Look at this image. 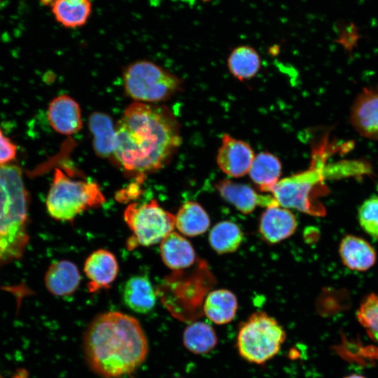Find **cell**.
Listing matches in <instances>:
<instances>
[{
    "label": "cell",
    "instance_id": "cell-29",
    "mask_svg": "<svg viewBox=\"0 0 378 378\" xmlns=\"http://www.w3.org/2000/svg\"><path fill=\"white\" fill-rule=\"evenodd\" d=\"M17 155V146L0 130V166L8 164Z\"/></svg>",
    "mask_w": 378,
    "mask_h": 378
},
{
    "label": "cell",
    "instance_id": "cell-24",
    "mask_svg": "<svg viewBox=\"0 0 378 378\" xmlns=\"http://www.w3.org/2000/svg\"><path fill=\"white\" fill-rule=\"evenodd\" d=\"M227 66L233 77L244 81L257 75L261 66V59L253 47L242 45L232 50L227 57Z\"/></svg>",
    "mask_w": 378,
    "mask_h": 378
},
{
    "label": "cell",
    "instance_id": "cell-12",
    "mask_svg": "<svg viewBox=\"0 0 378 378\" xmlns=\"http://www.w3.org/2000/svg\"><path fill=\"white\" fill-rule=\"evenodd\" d=\"M84 272L89 280L90 293L108 288L118 273V264L115 256L106 249L92 252L84 264Z\"/></svg>",
    "mask_w": 378,
    "mask_h": 378
},
{
    "label": "cell",
    "instance_id": "cell-30",
    "mask_svg": "<svg viewBox=\"0 0 378 378\" xmlns=\"http://www.w3.org/2000/svg\"><path fill=\"white\" fill-rule=\"evenodd\" d=\"M344 378H366L365 377L360 375V374H351L347 377H345Z\"/></svg>",
    "mask_w": 378,
    "mask_h": 378
},
{
    "label": "cell",
    "instance_id": "cell-15",
    "mask_svg": "<svg viewBox=\"0 0 378 378\" xmlns=\"http://www.w3.org/2000/svg\"><path fill=\"white\" fill-rule=\"evenodd\" d=\"M88 127L94 153L102 158H113L118 146V136L111 116L102 112H94L89 117Z\"/></svg>",
    "mask_w": 378,
    "mask_h": 378
},
{
    "label": "cell",
    "instance_id": "cell-20",
    "mask_svg": "<svg viewBox=\"0 0 378 378\" xmlns=\"http://www.w3.org/2000/svg\"><path fill=\"white\" fill-rule=\"evenodd\" d=\"M281 172L280 160L273 153L263 151L255 155L248 174L260 191L271 193Z\"/></svg>",
    "mask_w": 378,
    "mask_h": 378
},
{
    "label": "cell",
    "instance_id": "cell-1",
    "mask_svg": "<svg viewBox=\"0 0 378 378\" xmlns=\"http://www.w3.org/2000/svg\"><path fill=\"white\" fill-rule=\"evenodd\" d=\"M115 127L118 146L112 159L127 173L137 176L164 167L181 144L179 122L163 105L132 103Z\"/></svg>",
    "mask_w": 378,
    "mask_h": 378
},
{
    "label": "cell",
    "instance_id": "cell-25",
    "mask_svg": "<svg viewBox=\"0 0 378 378\" xmlns=\"http://www.w3.org/2000/svg\"><path fill=\"white\" fill-rule=\"evenodd\" d=\"M182 340L188 351L196 355H202L211 351L217 346L218 337L209 324L193 321L185 328Z\"/></svg>",
    "mask_w": 378,
    "mask_h": 378
},
{
    "label": "cell",
    "instance_id": "cell-22",
    "mask_svg": "<svg viewBox=\"0 0 378 378\" xmlns=\"http://www.w3.org/2000/svg\"><path fill=\"white\" fill-rule=\"evenodd\" d=\"M50 7L56 21L66 28L85 25L92 10L90 0H53Z\"/></svg>",
    "mask_w": 378,
    "mask_h": 378
},
{
    "label": "cell",
    "instance_id": "cell-8",
    "mask_svg": "<svg viewBox=\"0 0 378 378\" xmlns=\"http://www.w3.org/2000/svg\"><path fill=\"white\" fill-rule=\"evenodd\" d=\"M124 218L132 232L127 241L128 248L132 249L160 243L175 227V216L155 200L130 204L124 211Z\"/></svg>",
    "mask_w": 378,
    "mask_h": 378
},
{
    "label": "cell",
    "instance_id": "cell-18",
    "mask_svg": "<svg viewBox=\"0 0 378 378\" xmlns=\"http://www.w3.org/2000/svg\"><path fill=\"white\" fill-rule=\"evenodd\" d=\"M122 299L125 305L133 312L146 314L155 305L157 294L148 277L136 275L125 282Z\"/></svg>",
    "mask_w": 378,
    "mask_h": 378
},
{
    "label": "cell",
    "instance_id": "cell-17",
    "mask_svg": "<svg viewBox=\"0 0 378 378\" xmlns=\"http://www.w3.org/2000/svg\"><path fill=\"white\" fill-rule=\"evenodd\" d=\"M339 253L343 264L356 271H366L376 261V252L363 239L354 235H346L341 241Z\"/></svg>",
    "mask_w": 378,
    "mask_h": 378
},
{
    "label": "cell",
    "instance_id": "cell-23",
    "mask_svg": "<svg viewBox=\"0 0 378 378\" xmlns=\"http://www.w3.org/2000/svg\"><path fill=\"white\" fill-rule=\"evenodd\" d=\"M210 225V218L197 202L188 201L179 208L175 216V227L183 235L195 237L204 233Z\"/></svg>",
    "mask_w": 378,
    "mask_h": 378
},
{
    "label": "cell",
    "instance_id": "cell-27",
    "mask_svg": "<svg viewBox=\"0 0 378 378\" xmlns=\"http://www.w3.org/2000/svg\"><path fill=\"white\" fill-rule=\"evenodd\" d=\"M356 316L368 335L378 342V296L374 293L368 295L360 305Z\"/></svg>",
    "mask_w": 378,
    "mask_h": 378
},
{
    "label": "cell",
    "instance_id": "cell-3",
    "mask_svg": "<svg viewBox=\"0 0 378 378\" xmlns=\"http://www.w3.org/2000/svg\"><path fill=\"white\" fill-rule=\"evenodd\" d=\"M28 199L21 169L0 166V265L21 258L29 242Z\"/></svg>",
    "mask_w": 378,
    "mask_h": 378
},
{
    "label": "cell",
    "instance_id": "cell-6",
    "mask_svg": "<svg viewBox=\"0 0 378 378\" xmlns=\"http://www.w3.org/2000/svg\"><path fill=\"white\" fill-rule=\"evenodd\" d=\"M104 202L105 197L96 183L74 180L59 169H55L46 199L48 212L55 219L72 220Z\"/></svg>",
    "mask_w": 378,
    "mask_h": 378
},
{
    "label": "cell",
    "instance_id": "cell-28",
    "mask_svg": "<svg viewBox=\"0 0 378 378\" xmlns=\"http://www.w3.org/2000/svg\"><path fill=\"white\" fill-rule=\"evenodd\" d=\"M358 218L362 229L373 238L378 239V196H372L362 203Z\"/></svg>",
    "mask_w": 378,
    "mask_h": 378
},
{
    "label": "cell",
    "instance_id": "cell-31",
    "mask_svg": "<svg viewBox=\"0 0 378 378\" xmlns=\"http://www.w3.org/2000/svg\"><path fill=\"white\" fill-rule=\"evenodd\" d=\"M204 1H208V0H204Z\"/></svg>",
    "mask_w": 378,
    "mask_h": 378
},
{
    "label": "cell",
    "instance_id": "cell-10",
    "mask_svg": "<svg viewBox=\"0 0 378 378\" xmlns=\"http://www.w3.org/2000/svg\"><path fill=\"white\" fill-rule=\"evenodd\" d=\"M350 121L363 136L378 140V85L367 88L356 98Z\"/></svg>",
    "mask_w": 378,
    "mask_h": 378
},
{
    "label": "cell",
    "instance_id": "cell-2",
    "mask_svg": "<svg viewBox=\"0 0 378 378\" xmlns=\"http://www.w3.org/2000/svg\"><path fill=\"white\" fill-rule=\"evenodd\" d=\"M85 361L102 378H123L134 373L148 353L146 333L139 321L119 312L96 316L82 342Z\"/></svg>",
    "mask_w": 378,
    "mask_h": 378
},
{
    "label": "cell",
    "instance_id": "cell-7",
    "mask_svg": "<svg viewBox=\"0 0 378 378\" xmlns=\"http://www.w3.org/2000/svg\"><path fill=\"white\" fill-rule=\"evenodd\" d=\"M125 93L136 102L167 101L182 90V80L161 66L148 60L128 65L122 74Z\"/></svg>",
    "mask_w": 378,
    "mask_h": 378
},
{
    "label": "cell",
    "instance_id": "cell-26",
    "mask_svg": "<svg viewBox=\"0 0 378 378\" xmlns=\"http://www.w3.org/2000/svg\"><path fill=\"white\" fill-rule=\"evenodd\" d=\"M243 239L240 227L229 220L216 224L209 234L211 247L219 254L234 252L241 244Z\"/></svg>",
    "mask_w": 378,
    "mask_h": 378
},
{
    "label": "cell",
    "instance_id": "cell-13",
    "mask_svg": "<svg viewBox=\"0 0 378 378\" xmlns=\"http://www.w3.org/2000/svg\"><path fill=\"white\" fill-rule=\"evenodd\" d=\"M48 118L53 130L62 134H76L83 127L80 107L66 94L59 95L50 102Z\"/></svg>",
    "mask_w": 378,
    "mask_h": 378
},
{
    "label": "cell",
    "instance_id": "cell-14",
    "mask_svg": "<svg viewBox=\"0 0 378 378\" xmlns=\"http://www.w3.org/2000/svg\"><path fill=\"white\" fill-rule=\"evenodd\" d=\"M297 228L295 215L279 204L266 208L262 214L259 232L267 242L275 244L290 237Z\"/></svg>",
    "mask_w": 378,
    "mask_h": 378
},
{
    "label": "cell",
    "instance_id": "cell-16",
    "mask_svg": "<svg viewBox=\"0 0 378 378\" xmlns=\"http://www.w3.org/2000/svg\"><path fill=\"white\" fill-rule=\"evenodd\" d=\"M80 282L77 266L69 260L52 263L45 275V284L48 291L56 296H66L74 293Z\"/></svg>",
    "mask_w": 378,
    "mask_h": 378
},
{
    "label": "cell",
    "instance_id": "cell-5",
    "mask_svg": "<svg viewBox=\"0 0 378 378\" xmlns=\"http://www.w3.org/2000/svg\"><path fill=\"white\" fill-rule=\"evenodd\" d=\"M286 340L283 326L274 317L258 311L240 324L236 346L244 360L262 365L279 354Z\"/></svg>",
    "mask_w": 378,
    "mask_h": 378
},
{
    "label": "cell",
    "instance_id": "cell-21",
    "mask_svg": "<svg viewBox=\"0 0 378 378\" xmlns=\"http://www.w3.org/2000/svg\"><path fill=\"white\" fill-rule=\"evenodd\" d=\"M237 308V299L232 292L227 289H217L206 295L202 310L211 322L224 325L234 318Z\"/></svg>",
    "mask_w": 378,
    "mask_h": 378
},
{
    "label": "cell",
    "instance_id": "cell-19",
    "mask_svg": "<svg viewBox=\"0 0 378 378\" xmlns=\"http://www.w3.org/2000/svg\"><path fill=\"white\" fill-rule=\"evenodd\" d=\"M160 255L164 263L174 270L190 267L196 258L190 242L175 232L169 234L160 242Z\"/></svg>",
    "mask_w": 378,
    "mask_h": 378
},
{
    "label": "cell",
    "instance_id": "cell-11",
    "mask_svg": "<svg viewBox=\"0 0 378 378\" xmlns=\"http://www.w3.org/2000/svg\"><path fill=\"white\" fill-rule=\"evenodd\" d=\"M216 188L225 200L244 214H251L258 206L267 208L279 204L272 195L258 194L251 186L229 179L219 181Z\"/></svg>",
    "mask_w": 378,
    "mask_h": 378
},
{
    "label": "cell",
    "instance_id": "cell-4",
    "mask_svg": "<svg viewBox=\"0 0 378 378\" xmlns=\"http://www.w3.org/2000/svg\"><path fill=\"white\" fill-rule=\"evenodd\" d=\"M334 152L335 147L326 137L312 149L308 169L280 179L271 192L279 204L312 216H324L326 209L316 198L326 188L323 182L330 172L326 162Z\"/></svg>",
    "mask_w": 378,
    "mask_h": 378
},
{
    "label": "cell",
    "instance_id": "cell-9",
    "mask_svg": "<svg viewBox=\"0 0 378 378\" xmlns=\"http://www.w3.org/2000/svg\"><path fill=\"white\" fill-rule=\"evenodd\" d=\"M255 155L247 142L224 134L217 151L216 163L228 176L239 178L248 174Z\"/></svg>",
    "mask_w": 378,
    "mask_h": 378
}]
</instances>
